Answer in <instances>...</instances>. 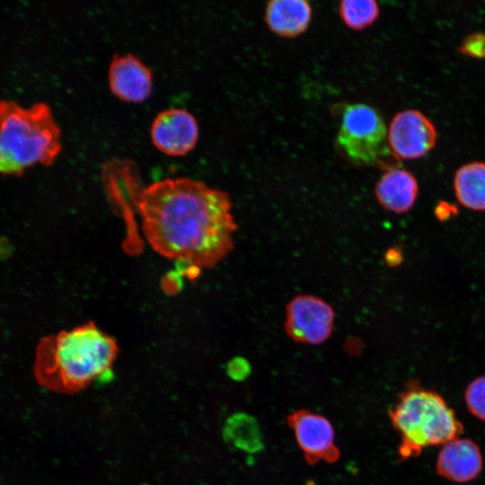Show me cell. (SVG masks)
Masks as SVG:
<instances>
[{
  "mask_svg": "<svg viewBox=\"0 0 485 485\" xmlns=\"http://www.w3.org/2000/svg\"><path fill=\"white\" fill-rule=\"evenodd\" d=\"M311 18V5L304 0H273L268 3L265 12L270 31L283 37H295L304 32Z\"/></svg>",
  "mask_w": 485,
  "mask_h": 485,
  "instance_id": "obj_13",
  "label": "cell"
},
{
  "mask_svg": "<svg viewBox=\"0 0 485 485\" xmlns=\"http://www.w3.org/2000/svg\"><path fill=\"white\" fill-rule=\"evenodd\" d=\"M388 129L375 108L354 103L342 112L337 142L345 154L357 163L393 166L398 158L387 140Z\"/></svg>",
  "mask_w": 485,
  "mask_h": 485,
  "instance_id": "obj_5",
  "label": "cell"
},
{
  "mask_svg": "<svg viewBox=\"0 0 485 485\" xmlns=\"http://www.w3.org/2000/svg\"><path fill=\"white\" fill-rule=\"evenodd\" d=\"M153 144L171 156H181L191 151L199 135L194 116L181 108H170L159 112L151 125Z\"/></svg>",
  "mask_w": 485,
  "mask_h": 485,
  "instance_id": "obj_9",
  "label": "cell"
},
{
  "mask_svg": "<svg viewBox=\"0 0 485 485\" xmlns=\"http://www.w3.org/2000/svg\"><path fill=\"white\" fill-rule=\"evenodd\" d=\"M437 132L432 121L421 111L405 110L392 119L387 140L398 159H418L426 155L436 145Z\"/></svg>",
  "mask_w": 485,
  "mask_h": 485,
  "instance_id": "obj_7",
  "label": "cell"
},
{
  "mask_svg": "<svg viewBox=\"0 0 485 485\" xmlns=\"http://www.w3.org/2000/svg\"><path fill=\"white\" fill-rule=\"evenodd\" d=\"M227 372L233 379L242 381L250 375L251 366L244 358H234L229 363Z\"/></svg>",
  "mask_w": 485,
  "mask_h": 485,
  "instance_id": "obj_19",
  "label": "cell"
},
{
  "mask_svg": "<svg viewBox=\"0 0 485 485\" xmlns=\"http://www.w3.org/2000/svg\"><path fill=\"white\" fill-rule=\"evenodd\" d=\"M287 424L308 463H334L340 458L333 427L325 417L298 410L288 416Z\"/></svg>",
  "mask_w": 485,
  "mask_h": 485,
  "instance_id": "obj_8",
  "label": "cell"
},
{
  "mask_svg": "<svg viewBox=\"0 0 485 485\" xmlns=\"http://www.w3.org/2000/svg\"><path fill=\"white\" fill-rule=\"evenodd\" d=\"M339 10L344 23L353 30L368 27L379 15L378 4L373 0H345Z\"/></svg>",
  "mask_w": 485,
  "mask_h": 485,
  "instance_id": "obj_16",
  "label": "cell"
},
{
  "mask_svg": "<svg viewBox=\"0 0 485 485\" xmlns=\"http://www.w3.org/2000/svg\"><path fill=\"white\" fill-rule=\"evenodd\" d=\"M458 50L470 57L485 58V32H476L467 36Z\"/></svg>",
  "mask_w": 485,
  "mask_h": 485,
  "instance_id": "obj_18",
  "label": "cell"
},
{
  "mask_svg": "<svg viewBox=\"0 0 485 485\" xmlns=\"http://www.w3.org/2000/svg\"><path fill=\"white\" fill-rule=\"evenodd\" d=\"M453 187L455 198L463 207L485 211V162L474 161L458 168Z\"/></svg>",
  "mask_w": 485,
  "mask_h": 485,
  "instance_id": "obj_14",
  "label": "cell"
},
{
  "mask_svg": "<svg viewBox=\"0 0 485 485\" xmlns=\"http://www.w3.org/2000/svg\"><path fill=\"white\" fill-rule=\"evenodd\" d=\"M118 353L116 340L90 321L40 340L34 377L50 391L77 392L110 373Z\"/></svg>",
  "mask_w": 485,
  "mask_h": 485,
  "instance_id": "obj_2",
  "label": "cell"
},
{
  "mask_svg": "<svg viewBox=\"0 0 485 485\" xmlns=\"http://www.w3.org/2000/svg\"><path fill=\"white\" fill-rule=\"evenodd\" d=\"M136 204L147 242L168 260L207 269L234 249L237 225L224 190L190 178H168L143 188Z\"/></svg>",
  "mask_w": 485,
  "mask_h": 485,
  "instance_id": "obj_1",
  "label": "cell"
},
{
  "mask_svg": "<svg viewBox=\"0 0 485 485\" xmlns=\"http://www.w3.org/2000/svg\"><path fill=\"white\" fill-rule=\"evenodd\" d=\"M60 150V128L48 105L0 101V173L19 176L36 163L51 165Z\"/></svg>",
  "mask_w": 485,
  "mask_h": 485,
  "instance_id": "obj_3",
  "label": "cell"
},
{
  "mask_svg": "<svg viewBox=\"0 0 485 485\" xmlns=\"http://www.w3.org/2000/svg\"><path fill=\"white\" fill-rule=\"evenodd\" d=\"M384 260L389 266L394 267L401 262L402 255L398 248H391L386 251Z\"/></svg>",
  "mask_w": 485,
  "mask_h": 485,
  "instance_id": "obj_21",
  "label": "cell"
},
{
  "mask_svg": "<svg viewBox=\"0 0 485 485\" xmlns=\"http://www.w3.org/2000/svg\"><path fill=\"white\" fill-rule=\"evenodd\" d=\"M224 436L235 447L247 453H259L264 447L262 432L257 419L244 412L235 413L226 420Z\"/></svg>",
  "mask_w": 485,
  "mask_h": 485,
  "instance_id": "obj_15",
  "label": "cell"
},
{
  "mask_svg": "<svg viewBox=\"0 0 485 485\" xmlns=\"http://www.w3.org/2000/svg\"><path fill=\"white\" fill-rule=\"evenodd\" d=\"M454 214V207L445 202L439 203L435 208V215L441 221L447 220L448 218H450L451 216Z\"/></svg>",
  "mask_w": 485,
  "mask_h": 485,
  "instance_id": "obj_20",
  "label": "cell"
},
{
  "mask_svg": "<svg viewBox=\"0 0 485 485\" xmlns=\"http://www.w3.org/2000/svg\"><path fill=\"white\" fill-rule=\"evenodd\" d=\"M108 80L111 93L123 101L141 102L152 92L151 70L132 54L113 56L109 66Z\"/></svg>",
  "mask_w": 485,
  "mask_h": 485,
  "instance_id": "obj_10",
  "label": "cell"
},
{
  "mask_svg": "<svg viewBox=\"0 0 485 485\" xmlns=\"http://www.w3.org/2000/svg\"><path fill=\"white\" fill-rule=\"evenodd\" d=\"M400 436L401 460L419 455L428 447L444 445L461 436L463 427L454 409L436 391L410 383L389 410Z\"/></svg>",
  "mask_w": 485,
  "mask_h": 485,
  "instance_id": "obj_4",
  "label": "cell"
},
{
  "mask_svg": "<svg viewBox=\"0 0 485 485\" xmlns=\"http://www.w3.org/2000/svg\"><path fill=\"white\" fill-rule=\"evenodd\" d=\"M463 399L469 412L485 422V374L475 377L467 384Z\"/></svg>",
  "mask_w": 485,
  "mask_h": 485,
  "instance_id": "obj_17",
  "label": "cell"
},
{
  "mask_svg": "<svg viewBox=\"0 0 485 485\" xmlns=\"http://www.w3.org/2000/svg\"><path fill=\"white\" fill-rule=\"evenodd\" d=\"M483 468V457L479 445L466 437L454 438L437 454L436 471L446 481L467 483L476 480Z\"/></svg>",
  "mask_w": 485,
  "mask_h": 485,
  "instance_id": "obj_11",
  "label": "cell"
},
{
  "mask_svg": "<svg viewBox=\"0 0 485 485\" xmlns=\"http://www.w3.org/2000/svg\"><path fill=\"white\" fill-rule=\"evenodd\" d=\"M375 192L377 201L384 209L403 214L413 207L419 195V184L410 172L394 167L381 176Z\"/></svg>",
  "mask_w": 485,
  "mask_h": 485,
  "instance_id": "obj_12",
  "label": "cell"
},
{
  "mask_svg": "<svg viewBox=\"0 0 485 485\" xmlns=\"http://www.w3.org/2000/svg\"><path fill=\"white\" fill-rule=\"evenodd\" d=\"M335 313L323 299L297 295L286 306L285 331L295 342L321 345L331 335Z\"/></svg>",
  "mask_w": 485,
  "mask_h": 485,
  "instance_id": "obj_6",
  "label": "cell"
}]
</instances>
